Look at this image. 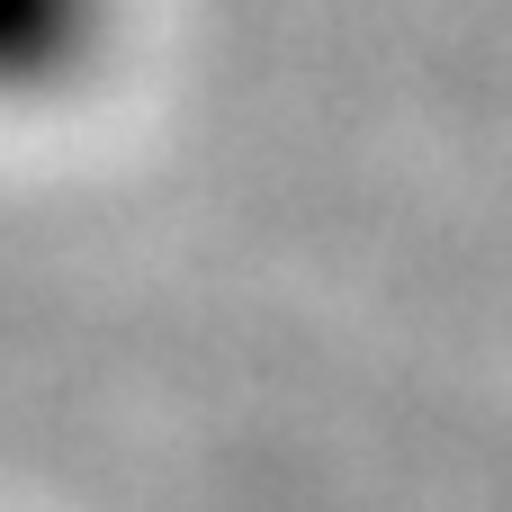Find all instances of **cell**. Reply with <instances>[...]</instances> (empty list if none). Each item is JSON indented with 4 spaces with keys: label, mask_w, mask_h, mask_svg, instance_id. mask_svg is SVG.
Here are the masks:
<instances>
[{
    "label": "cell",
    "mask_w": 512,
    "mask_h": 512,
    "mask_svg": "<svg viewBox=\"0 0 512 512\" xmlns=\"http://www.w3.org/2000/svg\"><path fill=\"white\" fill-rule=\"evenodd\" d=\"M117 9L126 0H0V108L72 99L117 45Z\"/></svg>",
    "instance_id": "obj_1"
}]
</instances>
